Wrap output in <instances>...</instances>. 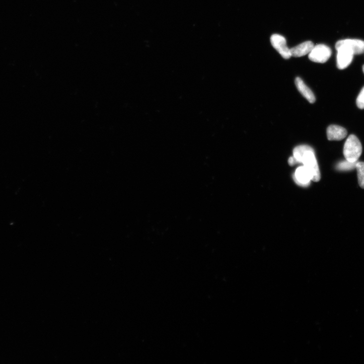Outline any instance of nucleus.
<instances>
[{
    "instance_id": "12",
    "label": "nucleus",
    "mask_w": 364,
    "mask_h": 364,
    "mask_svg": "<svg viewBox=\"0 0 364 364\" xmlns=\"http://www.w3.org/2000/svg\"><path fill=\"white\" fill-rule=\"evenodd\" d=\"M356 169L358 173V182L360 186L364 189V162H357Z\"/></svg>"
},
{
    "instance_id": "11",
    "label": "nucleus",
    "mask_w": 364,
    "mask_h": 364,
    "mask_svg": "<svg viewBox=\"0 0 364 364\" xmlns=\"http://www.w3.org/2000/svg\"><path fill=\"white\" fill-rule=\"evenodd\" d=\"M357 162H352L346 159V160L339 162L337 166H336V168H337V170L341 171H351L356 169Z\"/></svg>"
},
{
    "instance_id": "15",
    "label": "nucleus",
    "mask_w": 364,
    "mask_h": 364,
    "mask_svg": "<svg viewBox=\"0 0 364 364\" xmlns=\"http://www.w3.org/2000/svg\"><path fill=\"white\" fill-rule=\"evenodd\" d=\"M363 72H364V66H363Z\"/></svg>"
},
{
    "instance_id": "4",
    "label": "nucleus",
    "mask_w": 364,
    "mask_h": 364,
    "mask_svg": "<svg viewBox=\"0 0 364 364\" xmlns=\"http://www.w3.org/2000/svg\"><path fill=\"white\" fill-rule=\"evenodd\" d=\"M270 40L273 47L284 59L289 60L291 57V49L288 47L287 40L284 36L274 34L271 37Z\"/></svg>"
},
{
    "instance_id": "8",
    "label": "nucleus",
    "mask_w": 364,
    "mask_h": 364,
    "mask_svg": "<svg viewBox=\"0 0 364 364\" xmlns=\"http://www.w3.org/2000/svg\"><path fill=\"white\" fill-rule=\"evenodd\" d=\"M348 132L344 128L338 125H331L327 130V135L329 141H340L347 136Z\"/></svg>"
},
{
    "instance_id": "2",
    "label": "nucleus",
    "mask_w": 364,
    "mask_h": 364,
    "mask_svg": "<svg viewBox=\"0 0 364 364\" xmlns=\"http://www.w3.org/2000/svg\"><path fill=\"white\" fill-rule=\"evenodd\" d=\"M362 153V146L359 140L356 136L350 135L347 139L344 148L346 159L352 162H357Z\"/></svg>"
},
{
    "instance_id": "13",
    "label": "nucleus",
    "mask_w": 364,
    "mask_h": 364,
    "mask_svg": "<svg viewBox=\"0 0 364 364\" xmlns=\"http://www.w3.org/2000/svg\"><path fill=\"white\" fill-rule=\"evenodd\" d=\"M357 105L360 109H364V87L357 97Z\"/></svg>"
},
{
    "instance_id": "5",
    "label": "nucleus",
    "mask_w": 364,
    "mask_h": 364,
    "mask_svg": "<svg viewBox=\"0 0 364 364\" xmlns=\"http://www.w3.org/2000/svg\"><path fill=\"white\" fill-rule=\"evenodd\" d=\"M335 48L338 51L337 67L340 70H344L352 63L354 54L346 47L340 46Z\"/></svg>"
},
{
    "instance_id": "7",
    "label": "nucleus",
    "mask_w": 364,
    "mask_h": 364,
    "mask_svg": "<svg viewBox=\"0 0 364 364\" xmlns=\"http://www.w3.org/2000/svg\"><path fill=\"white\" fill-rule=\"evenodd\" d=\"M293 179L298 185L305 187L309 185L312 180V176L310 171L303 165L296 170Z\"/></svg>"
},
{
    "instance_id": "14",
    "label": "nucleus",
    "mask_w": 364,
    "mask_h": 364,
    "mask_svg": "<svg viewBox=\"0 0 364 364\" xmlns=\"http://www.w3.org/2000/svg\"><path fill=\"white\" fill-rule=\"evenodd\" d=\"M289 163L290 165L292 166L297 163L296 159L293 156L291 157L289 159Z\"/></svg>"
},
{
    "instance_id": "10",
    "label": "nucleus",
    "mask_w": 364,
    "mask_h": 364,
    "mask_svg": "<svg viewBox=\"0 0 364 364\" xmlns=\"http://www.w3.org/2000/svg\"><path fill=\"white\" fill-rule=\"evenodd\" d=\"M295 83L298 91L308 101L311 103L315 102L316 98L313 92L300 77L296 78Z\"/></svg>"
},
{
    "instance_id": "6",
    "label": "nucleus",
    "mask_w": 364,
    "mask_h": 364,
    "mask_svg": "<svg viewBox=\"0 0 364 364\" xmlns=\"http://www.w3.org/2000/svg\"><path fill=\"white\" fill-rule=\"evenodd\" d=\"M344 46L350 49L354 55L364 53V41L358 39H346L340 40L336 43L335 47Z\"/></svg>"
},
{
    "instance_id": "3",
    "label": "nucleus",
    "mask_w": 364,
    "mask_h": 364,
    "mask_svg": "<svg viewBox=\"0 0 364 364\" xmlns=\"http://www.w3.org/2000/svg\"><path fill=\"white\" fill-rule=\"evenodd\" d=\"M332 51L331 49L324 44H318L314 46L309 53V58L313 62L324 64L331 57Z\"/></svg>"
},
{
    "instance_id": "1",
    "label": "nucleus",
    "mask_w": 364,
    "mask_h": 364,
    "mask_svg": "<svg viewBox=\"0 0 364 364\" xmlns=\"http://www.w3.org/2000/svg\"><path fill=\"white\" fill-rule=\"evenodd\" d=\"M297 163H301L310 171L312 181L320 180V172L314 149L310 146L302 145L296 147L293 151Z\"/></svg>"
},
{
    "instance_id": "9",
    "label": "nucleus",
    "mask_w": 364,
    "mask_h": 364,
    "mask_svg": "<svg viewBox=\"0 0 364 364\" xmlns=\"http://www.w3.org/2000/svg\"><path fill=\"white\" fill-rule=\"evenodd\" d=\"M314 47V45L312 42H304L291 49V57L295 58L303 57V56L309 54Z\"/></svg>"
}]
</instances>
